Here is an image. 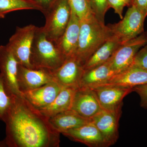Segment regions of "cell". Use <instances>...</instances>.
<instances>
[{
	"label": "cell",
	"instance_id": "15",
	"mask_svg": "<svg viewBox=\"0 0 147 147\" xmlns=\"http://www.w3.org/2000/svg\"><path fill=\"white\" fill-rule=\"evenodd\" d=\"M62 134L74 141L82 143L88 147H107L102 134L91 121Z\"/></svg>",
	"mask_w": 147,
	"mask_h": 147
},
{
	"label": "cell",
	"instance_id": "33",
	"mask_svg": "<svg viewBox=\"0 0 147 147\" xmlns=\"http://www.w3.org/2000/svg\"><path fill=\"white\" fill-rule=\"evenodd\" d=\"M123 1H124V0H123Z\"/></svg>",
	"mask_w": 147,
	"mask_h": 147
},
{
	"label": "cell",
	"instance_id": "16",
	"mask_svg": "<svg viewBox=\"0 0 147 147\" xmlns=\"http://www.w3.org/2000/svg\"><path fill=\"white\" fill-rule=\"evenodd\" d=\"M80 26L81 20L71 10L68 26L63 34L55 44L66 58L74 56L75 54L78 45Z\"/></svg>",
	"mask_w": 147,
	"mask_h": 147
},
{
	"label": "cell",
	"instance_id": "7",
	"mask_svg": "<svg viewBox=\"0 0 147 147\" xmlns=\"http://www.w3.org/2000/svg\"><path fill=\"white\" fill-rule=\"evenodd\" d=\"M147 33L121 44L109 59L111 67L116 74L132 65L139 50L146 43Z\"/></svg>",
	"mask_w": 147,
	"mask_h": 147
},
{
	"label": "cell",
	"instance_id": "34",
	"mask_svg": "<svg viewBox=\"0 0 147 147\" xmlns=\"http://www.w3.org/2000/svg\"><path fill=\"white\" fill-rule=\"evenodd\" d=\"M88 1H89V0H88Z\"/></svg>",
	"mask_w": 147,
	"mask_h": 147
},
{
	"label": "cell",
	"instance_id": "31",
	"mask_svg": "<svg viewBox=\"0 0 147 147\" xmlns=\"http://www.w3.org/2000/svg\"><path fill=\"white\" fill-rule=\"evenodd\" d=\"M133 0H124L125 5L127 6H131L132 4Z\"/></svg>",
	"mask_w": 147,
	"mask_h": 147
},
{
	"label": "cell",
	"instance_id": "23",
	"mask_svg": "<svg viewBox=\"0 0 147 147\" xmlns=\"http://www.w3.org/2000/svg\"><path fill=\"white\" fill-rule=\"evenodd\" d=\"M12 95L7 88L0 73V120L3 121L5 119L11 105Z\"/></svg>",
	"mask_w": 147,
	"mask_h": 147
},
{
	"label": "cell",
	"instance_id": "22",
	"mask_svg": "<svg viewBox=\"0 0 147 147\" xmlns=\"http://www.w3.org/2000/svg\"><path fill=\"white\" fill-rule=\"evenodd\" d=\"M27 9L41 11L39 7L32 0H0V18H5L9 12Z\"/></svg>",
	"mask_w": 147,
	"mask_h": 147
},
{
	"label": "cell",
	"instance_id": "17",
	"mask_svg": "<svg viewBox=\"0 0 147 147\" xmlns=\"http://www.w3.org/2000/svg\"><path fill=\"white\" fill-rule=\"evenodd\" d=\"M146 84L147 69L131 65L114 75L107 83L102 85H115L133 88Z\"/></svg>",
	"mask_w": 147,
	"mask_h": 147
},
{
	"label": "cell",
	"instance_id": "2",
	"mask_svg": "<svg viewBox=\"0 0 147 147\" xmlns=\"http://www.w3.org/2000/svg\"><path fill=\"white\" fill-rule=\"evenodd\" d=\"M112 35L108 26L94 15L81 20L80 33L74 56L83 65L91 56Z\"/></svg>",
	"mask_w": 147,
	"mask_h": 147
},
{
	"label": "cell",
	"instance_id": "26",
	"mask_svg": "<svg viewBox=\"0 0 147 147\" xmlns=\"http://www.w3.org/2000/svg\"><path fill=\"white\" fill-rule=\"evenodd\" d=\"M132 65L147 69V42L136 54Z\"/></svg>",
	"mask_w": 147,
	"mask_h": 147
},
{
	"label": "cell",
	"instance_id": "8",
	"mask_svg": "<svg viewBox=\"0 0 147 147\" xmlns=\"http://www.w3.org/2000/svg\"><path fill=\"white\" fill-rule=\"evenodd\" d=\"M122 109L117 111L102 109L91 119L102 134L107 147L115 144L119 139V121Z\"/></svg>",
	"mask_w": 147,
	"mask_h": 147
},
{
	"label": "cell",
	"instance_id": "6",
	"mask_svg": "<svg viewBox=\"0 0 147 147\" xmlns=\"http://www.w3.org/2000/svg\"><path fill=\"white\" fill-rule=\"evenodd\" d=\"M37 27L32 24L16 27L15 33L7 45L12 51L18 64L28 68H32L30 58Z\"/></svg>",
	"mask_w": 147,
	"mask_h": 147
},
{
	"label": "cell",
	"instance_id": "9",
	"mask_svg": "<svg viewBox=\"0 0 147 147\" xmlns=\"http://www.w3.org/2000/svg\"><path fill=\"white\" fill-rule=\"evenodd\" d=\"M91 89L102 109L110 111L122 109L123 98L133 92V88L115 85H102Z\"/></svg>",
	"mask_w": 147,
	"mask_h": 147
},
{
	"label": "cell",
	"instance_id": "10",
	"mask_svg": "<svg viewBox=\"0 0 147 147\" xmlns=\"http://www.w3.org/2000/svg\"><path fill=\"white\" fill-rule=\"evenodd\" d=\"M18 89L23 94L55 81L52 71L43 68H30L18 64L17 77Z\"/></svg>",
	"mask_w": 147,
	"mask_h": 147
},
{
	"label": "cell",
	"instance_id": "4",
	"mask_svg": "<svg viewBox=\"0 0 147 147\" xmlns=\"http://www.w3.org/2000/svg\"><path fill=\"white\" fill-rule=\"evenodd\" d=\"M71 10L67 0H58L43 13L45 23L42 27L48 39L56 43L65 31L71 16Z\"/></svg>",
	"mask_w": 147,
	"mask_h": 147
},
{
	"label": "cell",
	"instance_id": "28",
	"mask_svg": "<svg viewBox=\"0 0 147 147\" xmlns=\"http://www.w3.org/2000/svg\"><path fill=\"white\" fill-rule=\"evenodd\" d=\"M108 2L110 7L113 8L115 13L117 14L121 19H122L123 8L126 6L123 0H108Z\"/></svg>",
	"mask_w": 147,
	"mask_h": 147
},
{
	"label": "cell",
	"instance_id": "1",
	"mask_svg": "<svg viewBox=\"0 0 147 147\" xmlns=\"http://www.w3.org/2000/svg\"><path fill=\"white\" fill-rule=\"evenodd\" d=\"M9 147H58L60 133L43 115L21 95H12L10 108L3 121Z\"/></svg>",
	"mask_w": 147,
	"mask_h": 147
},
{
	"label": "cell",
	"instance_id": "27",
	"mask_svg": "<svg viewBox=\"0 0 147 147\" xmlns=\"http://www.w3.org/2000/svg\"><path fill=\"white\" fill-rule=\"evenodd\" d=\"M133 92L138 94L141 98L140 105L142 108H147V84L137 86L133 88Z\"/></svg>",
	"mask_w": 147,
	"mask_h": 147
},
{
	"label": "cell",
	"instance_id": "11",
	"mask_svg": "<svg viewBox=\"0 0 147 147\" xmlns=\"http://www.w3.org/2000/svg\"><path fill=\"white\" fill-rule=\"evenodd\" d=\"M83 65L74 56L69 57L57 69L52 71L55 82L63 87L78 88L84 74Z\"/></svg>",
	"mask_w": 147,
	"mask_h": 147
},
{
	"label": "cell",
	"instance_id": "20",
	"mask_svg": "<svg viewBox=\"0 0 147 147\" xmlns=\"http://www.w3.org/2000/svg\"><path fill=\"white\" fill-rule=\"evenodd\" d=\"M122 44L116 37L111 36L85 63L83 66L84 70L94 68L106 62Z\"/></svg>",
	"mask_w": 147,
	"mask_h": 147
},
{
	"label": "cell",
	"instance_id": "5",
	"mask_svg": "<svg viewBox=\"0 0 147 147\" xmlns=\"http://www.w3.org/2000/svg\"><path fill=\"white\" fill-rule=\"evenodd\" d=\"M145 18L146 17L135 6L131 5L120 21L108 26L112 35L116 37L123 43L144 32Z\"/></svg>",
	"mask_w": 147,
	"mask_h": 147
},
{
	"label": "cell",
	"instance_id": "24",
	"mask_svg": "<svg viewBox=\"0 0 147 147\" xmlns=\"http://www.w3.org/2000/svg\"><path fill=\"white\" fill-rule=\"evenodd\" d=\"M71 10L80 20H84L92 16L89 3L88 0H67Z\"/></svg>",
	"mask_w": 147,
	"mask_h": 147
},
{
	"label": "cell",
	"instance_id": "12",
	"mask_svg": "<svg viewBox=\"0 0 147 147\" xmlns=\"http://www.w3.org/2000/svg\"><path fill=\"white\" fill-rule=\"evenodd\" d=\"M18 63L12 51L7 46H0V73L10 94L22 95L18 89L17 77Z\"/></svg>",
	"mask_w": 147,
	"mask_h": 147
},
{
	"label": "cell",
	"instance_id": "14",
	"mask_svg": "<svg viewBox=\"0 0 147 147\" xmlns=\"http://www.w3.org/2000/svg\"><path fill=\"white\" fill-rule=\"evenodd\" d=\"M63 87L53 81L22 94L34 108L40 110L52 103Z\"/></svg>",
	"mask_w": 147,
	"mask_h": 147
},
{
	"label": "cell",
	"instance_id": "19",
	"mask_svg": "<svg viewBox=\"0 0 147 147\" xmlns=\"http://www.w3.org/2000/svg\"><path fill=\"white\" fill-rule=\"evenodd\" d=\"M49 120L53 128L60 134L78 128L91 121L84 118L71 110L59 113Z\"/></svg>",
	"mask_w": 147,
	"mask_h": 147
},
{
	"label": "cell",
	"instance_id": "29",
	"mask_svg": "<svg viewBox=\"0 0 147 147\" xmlns=\"http://www.w3.org/2000/svg\"><path fill=\"white\" fill-rule=\"evenodd\" d=\"M39 7L41 12L44 13L57 2L58 0H32Z\"/></svg>",
	"mask_w": 147,
	"mask_h": 147
},
{
	"label": "cell",
	"instance_id": "3",
	"mask_svg": "<svg viewBox=\"0 0 147 147\" xmlns=\"http://www.w3.org/2000/svg\"><path fill=\"white\" fill-rule=\"evenodd\" d=\"M66 59L55 43L47 38L42 27H37L30 58L32 68L53 71L59 68Z\"/></svg>",
	"mask_w": 147,
	"mask_h": 147
},
{
	"label": "cell",
	"instance_id": "13",
	"mask_svg": "<svg viewBox=\"0 0 147 147\" xmlns=\"http://www.w3.org/2000/svg\"><path fill=\"white\" fill-rule=\"evenodd\" d=\"M102 109L91 88L79 87L76 89L70 110L84 118L91 120Z\"/></svg>",
	"mask_w": 147,
	"mask_h": 147
},
{
	"label": "cell",
	"instance_id": "32",
	"mask_svg": "<svg viewBox=\"0 0 147 147\" xmlns=\"http://www.w3.org/2000/svg\"><path fill=\"white\" fill-rule=\"evenodd\" d=\"M7 146L5 139L3 141H0V147H6Z\"/></svg>",
	"mask_w": 147,
	"mask_h": 147
},
{
	"label": "cell",
	"instance_id": "25",
	"mask_svg": "<svg viewBox=\"0 0 147 147\" xmlns=\"http://www.w3.org/2000/svg\"><path fill=\"white\" fill-rule=\"evenodd\" d=\"M88 2L93 15L98 21L105 24V14L110 8L108 0H89Z\"/></svg>",
	"mask_w": 147,
	"mask_h": 147
},
{
	"label": "cell",
	"instance_id": "21",
	"mask_svg": "<svg viewBox=\"0 0 147 147\" xmlns=\"http://www.w3.org/2000/svg\"><path fill=\"white\" fill-rule=\"evenodd\" d=\"M76 89L72 87H63L52 103L40 111L50 118L59 113L70 110Z\"/></svg>",
	"mask_w": 147,
	"mask_h": 147
},
{
	"label": "cell",
	"instance_id": "30",
	"mask_svg": "<svg viewBox=\"0 0 147 147\" xmlns=\"http://www.w3.org/2000/svg\"><path fill=\"white\" fill-rule=\"evenodd\" d=\"M131 5L136 7L138 10L146 17L147 16V0H133Z\"/></svg>",
	"mask_w": 147,
	"mask_h": 147
},
{
	"label": "cell",
	"instance_id": "18",
	"mask_svg": "<svg viewBox=\"0 0 147 147\" xmlns=\"http://www.w3.org/2000/svg\"><path fill=\"white\" fill-rule=\"evenodd\" d=\"M109 59L100 65L84 70L79 87L93 88L107 83L116 74L111 67Z\"/></svg>",
	"mask_w": 147,
	"mask_h": 147
}]
</instances>
